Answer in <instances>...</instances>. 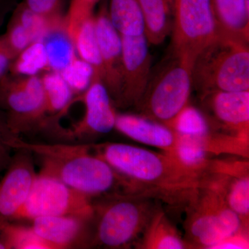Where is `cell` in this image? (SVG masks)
<instances>
[{"label": "cell", "mask_w": 249, "mask_h": 249, "mask_svg": "<svg viewBox=\"0 0 249 249\" xmlns=\"http://www.w3.org/2000/svg\"><path fill=\"white\" fill-rule=\"evenodd\" d=\"M41 42L45 47L49 71L60 73L76 56L74 44L67 31L65 19L52 24Z\"/></svg>", "instance_id": "obj_20"}, {"label": "cell", "mask_w": 249, "mask_h": 249, "mask_svg": "<svg viewBox=\"0 0 249 249\" xmlns=\"http://www.w3.org/2000/svg\"><path fill=\"white\" fill-rule=\"evenodd\" d=\"M224 130L249 140V91H217L201 97Z\"/></svg>", "instance_id": "obj_15"}, {"label": "cell", "mask_w": 249, "mask_h": 249, "mask_svg": "<svg viewBox=\"0 0 249 249\" xmlns=\"http://www.w3.org/2000/svg\"><path fill=\"white\" fill-rule=\"evenodd\" d=\"M193 64L172 55L169 61L150 76L137 109L141 115L165 124H172L181 111L189 105L193 89Z\"/></svg>", "instance_id": "obj_6"}, {"label": "cell", "mask_w": 249, "mask_h": 249, "mask_svg": "<svg viewBox=\"0 0 249 249\" xmlns=\"http://www.w3.org/2000/svg\"><path fill=\"white\" fill-rule=\"evenodd\" d=\"M82 101L85 106L84 117L71 129L62 130L60 137L68 140L83 141L109 133L115 128L114 103L101 78L93 77L91 85L83 93Z\"/></svg>", "instance_id": "obj_11"}, {"label": "cell", "mask_w": 249, "mask_h": 249, "mask_svg": "<svg viewBox=\"0 0 249 249\" xmlns=\"http://www.w3.org/2000/svg\"><path fill=\"white\" fill-rule=\"evenodd\" d=\"M94 27L104 70L103 83L113 103L117 106L122 84V39L111 24L106 6L101 8L97 15L94 16Z\"/></svg>", "instance_id": "obj_14"}, {"label": "cell", "mask_w": 249, "mask_h": 249, "mask_svg": "<svg viewBox=\"0 0 249 249\" xmlns=\"http://www.w3.org/2000/svg\"><path fill=\"white\" fill-rule=\"evenodd\" d=\"M212 126L202 111L188 105L174 121L171 128L179 135L199 139L204 142L209 153L213 154L219 133L214 132Z\"/></svg>", "instance_id": "obj_21"}, {"label": "cell", "mask_w": 249, "mask_h": 249, "mask_svg": "<svg viewBox=\"0 0 249 249\" xmlns=\"http://www.w3.org/2000/svg\"><path fill=\"white\" fill-rule=\"evenodd\" d=\"M11 146L31 152L40 160V173L58 178L92 200L109 195L137 194L125 178L91 151L89 143H36L16 137Z\"/></svg>", "instance_id": "obj_1"}, {"label": "cell", "mask_w": 249, "mask_h": 249, "mask_svg": "<svg viewBox=\"0 0 249 249\" xmlns=\"http://www.w3.org/2000/svg\"><path fill=\"white\" fill-rule=\"evenodd\" d=\"M123 72L118 107H137L151 76L152 56L145 35L122 36Z\"/></svg>", "instance_id": "obj_10"}, {"label": "cell", "mask_w": 249, "mask_h": 249, "mask_svg": "<svg viewBox=\"0 0 249 249\" xmlns=\"http://www.w3.org/2000/svg\"><path fill=\"white\" fill-rule=\"evenodd\" d=\"M15 135L10 129L4 113L0 109V174L3 173L9 166L14 149L11 146V142Z\"/></svg>", "instance_id": "obj_32"}, {"label": "cell", "mask_w": 249, "mask_h": 249, "mask_svg": "<svg viewBox=\"0 0 249 249\" xmlns=\"http://www.w3.org/2000/svg\"><path fill=\"white\" fill-rule=\"evenodd\" d=\"M40 78L45 94L48 124L50 125L52 118L67 110L72 101L73 93L58 72L49 71Z\"/></svg>", "instance_id": "obj_24"}, {"label": "cell", "mask_w": 249, "mask_h": 249, "mask_svg": "<svg viewBox=\"0 0 249 249\" xmlns=\"http://www.w3.org/2000/svg\"><path fill=\"white\" fill-rule=\"evenodd\" d=\"M1 234L6 249H52L31 226L24 225L18 221L4 220Z\"/></svg>", "instance_id": "obj_26"}, {"label": "cell", "mask_w": 249, "mask_h": 249, "mask_svg": "<svg viewBox=\"0 0 249 249\" xmlns=\"http://www.w3.org/2000/svg\"><path fill=\"white\" fill-rule=\"evenodd\" d=\"M219 34L249 43V0H211Z\"/></svg>", "instance_id": "obj_17"}, {"label": "cell", "mask_w": 249, "mask_h": 249, "mask_svg": "<svg viewBox=\"0 0 249 249\" xmlns=\"http://www.w3.org/2000/svg\"><path fill=\"white\" fill-rule=\"evenodd\" d=\"M148 196L112 194L93 199L91 248L136 247L157 208Z\"/></svg>", "instance_id": "obj_3"}, {"label": "cell", "mask_w": 249, "mask_h": 249, "mask_svg": "<svg viewBox=\"0 0 249 249\" xmlns=\"http://www.w3.org/2000/svg\"><path fill=\"white\" fill-rule=\"evenodd\" d=\"M192 78L201 97L217 91H249V43L218 34L196 55Z\"/></svg>", "instance_id": "obj_4"}, {"label": "cell", "mask_w": 249, "mask_h": 249, "mask_svg": "<svg viewBox=\"0 0 249 249\" xmlns=\"http://www.w3.org/2000/svg\"><path fill=\"white\" fill-rule=\"evenodd\" d=\"M43 70H49L45 47L41 41L31 43L22 51L10 67L9 73L13 76H36Z\"/></svg>", "instance_id": "obj_27"}, {"label": "cell", "mask_w": 249, "mask_h": 249, "mask_svg": "<svg viewBox=\"0 0 249 249\" xmlns=\"http://www.w3.org/2000/svg\"><path fill=\"white\" fill-rule=\"evenodd\" d=\"M209 155L206 145L199 139L178 134V142L172 157L181 164L202 175L211 163Z\"/></svg>", "instance_id": "obj_25"}, {"label": "cell", "mask_w": 249, "mask_h": 249, "mask_svg": "<svg viewBox=\"0 0 249 249\" xmlns=\"http://www.w3.org/2000/svg\"><path fill=\"white\" fill-rule=\"evenodd\" d=\"M145 21V36L149 44L160 45L172 34L173 0H137Z\"/></svg>", "instance_id": "obj_19"}, {"label": "cell", "mask_w": 249, "mask_h": 249, "mask_svg": "<svg viewBox=\"0 0 249 249\" xmlns=\"http://www.w3.org/2000/svg\"><path fill=\"white\" fill-rule=\"evenodd\" d=\"M0 109L15 135L46 130L48 116L40 77L8 73L0 78Z\"/></svg>", "instance_id": "obj_7"}, {"label": "cell", "mask_w": 249, "mask_h": 249, "mask_svg": "<svg viewBox=\"0 0 249 249\" xmlns=\"http://www.w3.org/2000/svg\"><path fill=\"white\" fill-rule=\"evenodd\" d=\"M30 222L36 233L52 249L91 248L93 217L47 216Z\"/></svg>", "instance_id": "obj_13"}, {"label": "cell", "mask_w": 249, "mask_h": 249, "mask_svg": "<svg viewBox=\"0 0 249 249\" xmlns=\"http://www.w3.org/2000/svg\"><path fill=\"white\" fill-rule=\"evenodd\" d=\"M188 199L186 240L193 249H213L231 236L248 232V227L217 191L199 186Z\"/></svg>", "instance_id": "obj_5"}, {"label": "cell", "mask_w": 249, "mask_h": 249, "mask_svg": "<svg viewBox=\"0 0 249 249\" xmlns=\"http://www.w3.org/2000/svg\"><path fill=\"white\" fill-rule=\"evenodd\" d=\"M71 37L78 57L92 67L94 76L101 78L103 83L104 70L95 32L94 16L83 21Z\"/></svg>", "instance_id": "obj_23"}, {"label": "cell", "mask_w": 249, "mask_h": 249, "mask_svg": "<svg viewBox=\"0 0 249 249\" xmlns=\"http://www.w3.org/2000/svg\"><path fill=\"white\" fill-rule=\"evenodd\" d=\"M114 129L136 142L161 149L170 156L178 142V134L174 129L142 115L116 113Z\"/></svg>", "instance_id": "obj_16"}, {"label": "cell", "mask_w": 249, "mask_h": 249, "mask_svg": "<svg viewBox=\"0 0 249 249\" xmlns=\"http://www.w3.org/2000/svg\"><path fill=\"white\" fill-rule=\"evenodd\" d=\"M73 93H84L94 76V70L89 63L76 56L60 72Z\"/></svg>", "instance_id": "obj_29"}, {"label": "cell", "mask_w": 249, "mask_h": 249, "mask_svg": "<svg viewBox=\"0 0 249 249\" xmlns=\"http://www.w3.org/2000/svg\"><path fill=\"white\" fill-rule=\"evenodd\" d=\"M16 57L3 36H0V78L9 73L10 67Z\"/></svg>", "instance_id": "obj_34"}, {"label": "cell", "mask_w": 249, "mask_h": 249, "mask_svg": "<svg viewBox=\"0 0 249 249\" xmlns=\"http://www.w3.org/2000/svg\"><path fill=\"white\" fill-rule=\"evenodd\" d=\"M107 14L111 24L121 36L145 35V21L137 0H110Z\"/></svg>", "instance_id": "obj_22"}, {"label": "cell", "mask_w": 249, "mask_h": 249, "mask_svg": "<svg viewBox=\"0 0 249 249\" xmlns=\"http://www.w3.org/2000/svg\"><path fill=\"white\" fill-rule=\"evenodd\" d=\"M92 199L58 178L39 173L27 200L12 221L47 216L93 217Z\"/></svg>", "instance_id": "obj_8"}, {"label": "cell", "mask_w": 249, "mask_h": 249, "mask_svg": "<svg viewBox=\"0 0 249 249\" xmlns=\"http://www.w3.org/2000/svg\"><path fill=\"white\" fill-rule=\"evenodd\" d=\"M100 0H70L65 22L70 35L85 19L93 17L95 6Z\"/></svg>", "instance_id": "obj_30"}, {"label": "cell", "mask_w": 249, "mask_h": 249, "mask_svg": "<svg viewBox=\"0 0 249 249\" xmlns=\"http://www.w3.org/2000/svg\"><path fill=\"white\" fill-rule=\"evenodd\" d=\"M11 17L20 23L29 33L33 42L41 41L54 23L62 20H52L31 10L23 1L16 6Z\"/></svg>", "instance_id": "obj_28"}, {"label": "cell", "mask_w": 249, "mask_h": 249, "mask_svg": "<svg viewBox=\"0 0 249 249\" xmlns=\"http://www.w3.org/2000/svg\"><path fill=\"white\" fill-rule=\"evenodd\" d=\"M18 1L19 0H0V27L2 25L7 15L14 11L19 4Z\"/></svg>", "instance_id": "obj_36"}, {"label": "cell", "mask_w": 249, "mask_h": 249, "mask_svg": "<svg viewBox=\"0 0 249 249\" xmlns=\"http://www.w3.org/2000/svg\"><path fill=\"white\" fill-rule=\"evenodd\" d=\"M65 0H24L29 8L52 20L63 19L62 11Z\"/></svg>", "instance_id": "obj_33"}, {"label": "cell", "mask_w": 249, "mask_h": 249, "mask_svg": "<svg viewBox=\"0 0 249 249\" xmlns=\"http://www.w3.org/2000/svg\"><path fill=\"white\" fill-rule=\"evenodd\" d=\"M33 158L34 155L28 150L15 149L0 179V219L14 220L27 200L37 174Z\"/></svg>", "instance_id": "obj_12"}, {"label": "cell", "mask_w": 249, "mask_h": 249, "mask_svg": "<svg viewBox=\"0 0 249 249\" xmlns=\"http://www.w3.org/2000/svg\"><path fill=\"white\" fill-rule=\"evenodd\" d=\"M248 232H241L222 241L213 249H249Z\"/></svg>", "instance_id": "obj_35"}, {"label": "cell", "mask_w": 249, "mask_h": 249, "mask_svg": "<svg viewBox=\"0 0 249 249\" xmlns=\"http://www.w3.org/2000/svg\"><path fill=\"white\" fill-rule=\"evenodd\" d=\"M93 153L125 178L139 194L162 193L188 196L199 186L201 174L168 154L121 142L90 144Z\"/></svg>", "instance_id": "obj_2"}, {"label": "cell", "mask_w": 249, "mask_h": 249, "mask_svg": "<svg viewBox=\"0 0 249 249\" xmlns=\"http://www.w3.org/2000/svg\"><path fill=\"white\" fill-rule=\"evenodd\" d=\"M172 55L193 64L219 34L211 0H173Z\"/></svg>", "instance_id": "obj_9"}, {"label": "cell", "mask_w": 249, "mask_h": 249, "mask_svg": "<svg viewBox=\"0 0 249 249\" xmlns=\"http://www.w3.org/2000/svg\"><path fill=\"white\" fill-rule=\"evenodd\" d=\"M135 248L187 249L193 247L180 235L164 211L160 208H156Z\"/></svg>", "instance_id": "obj_18"}, {"label": "cell", "mask_w": 249, "mask_h": 249, "mask_svg": "<svg viewBox=\"0 0 249 249\" xmlns=\"http://www.w3.org/2000/svg\"><path fill=\"white\" fill-rule=\"evenodd\" d=\"M2 36L5 42L16 56L34 42L27 29L12 17L8 24L7 30Z\"/></svg>", "instance_id": "obj_31"}]
</instances>
